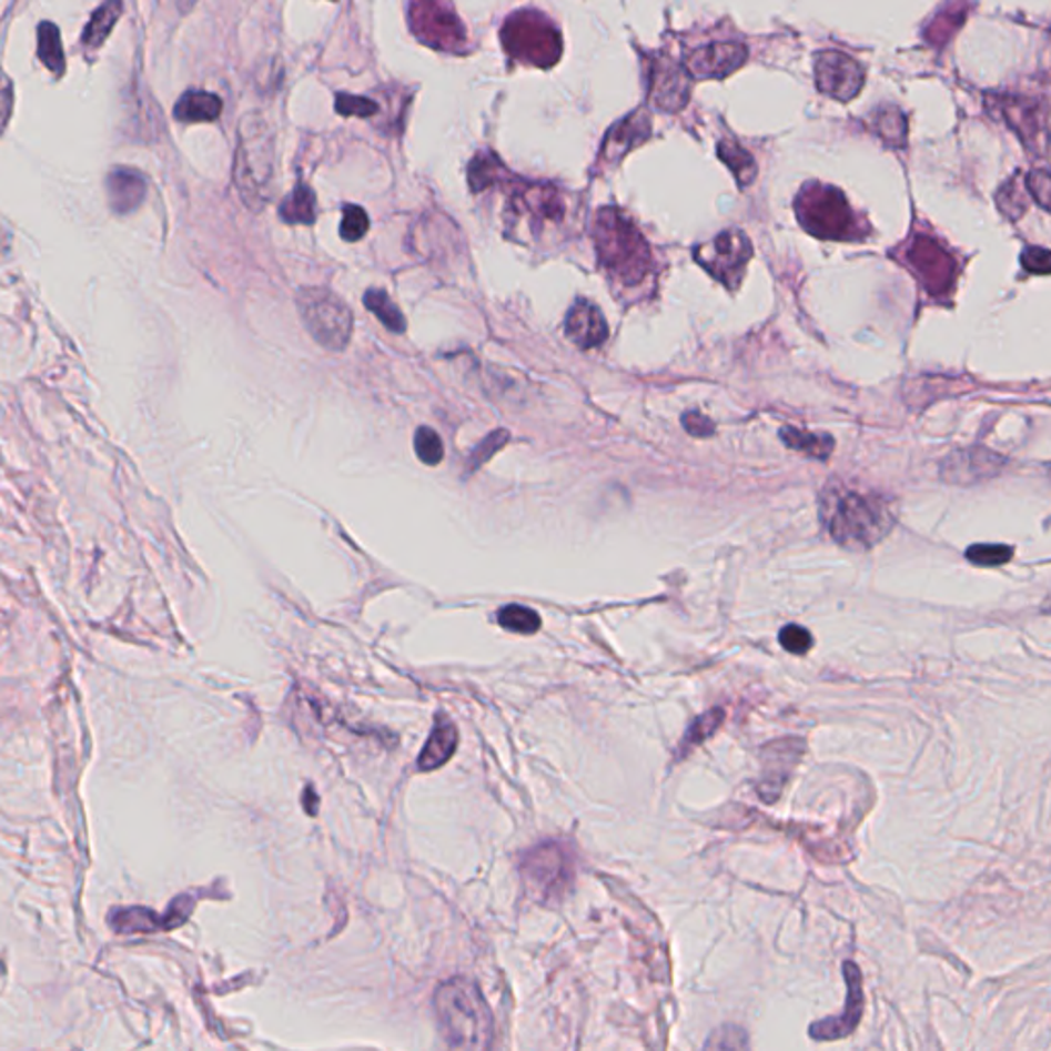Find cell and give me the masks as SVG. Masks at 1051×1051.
Returning a JSON list of instances; mask_svg holds the SVG:
<instances>
[{
    "instance_id": "cell-1",
    "label": "cell",
    "mask_w": 1051,
    "mask_h": 1051,
    "mask_svg": "<svg viewBox=\"0 0 1051 1051\" xmlns=\"http://www.w3.org/2000/svg\"><path fill=\"white\" fill-rule=\"evenodd\" d=\"M437 1029L446 1051H489L493 1014L477 986L452 978L436 992Z\"/></svg>"
},
{
    "instance_id": "cell-2",
    "label": "cell",
    "mask_w": 1051,
    "mask_h": 1051,
    "mask_svg": "<svg viewBox=\"0 0 1051 1051\" xmlns=\"http://www.w3.org/2000/svg\"><path fill=\"white\" fill-rule=\"evenodd\" d=\"M821 516L833 540L845 548H871L896 524L883 497L845 489L842 485L823 493Z\"/></svg>"
},
{
    "instance_id": "cell-3",
    "label": "cell",
    "mask_w": 1051,
    "mask_h": 1051,
    "mask_svg": "<svg viewBox=\"0 0 1051 1051\" xmlns=\"http://www.w3.org/2000/svg\"><path fill=\"white\" fill-rule=\"evenodd\" d=\"M592 236L602 270L620 284L633 287L641 284L651 272V249L635 222L618 208H602L594 219Z\"/></svg>"
},
{
    "instance_id": "cell-4",
    "label": "cell",
    "mask_w": 1051,
    "mask_h": 1051,
    "mask_svg": "<svg viewBox=\"0 0 1051 1051\" xmlns=\"http://www.w3.org/2000/svg\"><path fill=\"white\" fill-rule=\"evenodd\" d=\"M273 179L272 128L261 113H246L239 123L234 152V185L251 212H261Z\"/></svg>"
},
{
    "instance_id": "cell-5",
    "label": "cell",
    "mask_w": 1051,
    "mask_h": 1051,
    "mask_svg": "<svg viewBox=\"0 0 1051 1051\" xmlns=\"http://www.w3.org/2000/svg\"><path fill=\"white\" fill-rule=\"evenodd\" d=\"M795 212L807 233L823 241L855 243L871 233L869 224L848 204L847 195L828 183L811 181L804 185L795 198Z\"/></svg>"
},
{
    "instance_id": "cell-6",
    "label": "cell",
    "mask_w": 1051,
    "mask_h": 1051,
    "mask_svg": "<svg viewBox=\"0 0 1051 1051\" xmlns=\"http://www.w3.org/2000/svg\"><path fill=\"white\" fill-rule=\"evenodd\" d=\"M506 219L518 236L526 233L538 243L569 220V195L553 183H518L509 193Z\"/></svg>"
},
{
    "instance_id": "cell-7",
    "label": "cell",
    "mask_w": 1051,
    "mask_h": 1051,
    "mask_svg": "<svg viewBox=\"0 0 1051 1051\" xmlns=\"http://www.w3.org/2000/svg\"><path fill=\"white\" fill-rule=\"evenodd\" d=\"M499 40L506 54L524 67L550 69L563 55V38L550 17L534 9H522L504 21Z\"/></svg>"
},
{
    "instance_id": "cell-8",
    "label": "cell",
    "mask_w": 1051,
    "mask_h": 1051,
    "mask_svg": "<svg viewBox=\"0 0 1051 1051\" xmlns=\"http://www.w3.org/2000/svg\"><path fill=\"white\" fill-rule=\"evenodd\" d=\"M296 306L304 327L319 345L329 352H343L350 345L354 333V314L342 296L329 287H301Z\"/></svg>"
},
{
    "instance_id": "cell-9",
    "label": "cell",
    "mask_w": 1051,
    "mask_h": 1051,
    "mask_svg": "<svg viewBox=\"0 0 1051 1051\" xmlns=\"http://www.w3.org/2000/svg\"><path fill=\"white\" fill-rule=\"evenodd\" d=\"M900 251L901 263L914 273L930 296H951L956 290L959 263L941 241H937L932 234L914 233L906 245L900 246Z\"/></svg>"
},
{
    "instance_id": "cell-10",
    "label": "cell",
    "mask_w": 1051,
    "mask_h": 1051,
    "mask_svg": "<svg viewBox=\"0 0 1051 1051\" xmlns=\"http://www.w3.org/2000/svg\"><path fill=\"white\" fill-rule=\"evenodd\" d=\"M522 877L534 900H560L574 881V860L567 848L546 842L522 859Z\"/></svg>"
},
{
    "instance_id": "cell-11",
    "label": "cell",
    "mask_w": 1051,
    "mask_h": 1051,
    "mask_svg": "<svg viewBox=\"0 0 1051 1051\" xmlns=\"http://www.w3.org/2000/svg\"><path fill=\"white\" fill-rule=\"evenodd\" d=\"M754 249L744 231L729 229L717 234L713 241L695 249V260L725 287L736 290L750 263Z\"/></svg>"
},
{
    "instance_id": "cell-12",
    "label": "cell",
    "mask_w": 1051,
    "mask_h": 1051,
    "mask_svg": "<svg viewBox=\"0 0 1051 1051\" xmlns=\"http://www.w3.org/2000/svg\"><path fill=\"white\" fill-rule=\"evenodd\" d=\"M410 28L417 40L439 52L461 54L468 46L463 21L444 2H413L410 7Z\"/></svg>"
},
{
    "instance_id": "cell-13",
    "label": "cell",
    "mask_w": 1051,
    "mask_h": 1051,
    "mask_svg": "<svg viewBox=\"0 0 1051 1051\" xmlns=\"http://www.w3.org/2000/svg\"><path fill=\"white\" fill-rule=\"evenodd\" d=\"M813 72L819 91L838 101L855 99L865 84V69L855 58L838 50H826L816 55Z\"/></svg>"
},
{
    "instance_id": "cell-14",
    "label": "cell",
    "mask_w": 1051,
    "mask_h": 1051,
    "mask_svg": "<svg viewBox=\"0 0 1051 1051\" xmlns=\"http://www.w3.org/2000/svg\"><path fill=\"white\" fill-rule=\"evenodd\" d=\"M647 70L649 97L654 105L669 113L683 110L690 97V74L686 69L668 55L657 54L649 60Z\"/></svg>"
},
{
    "instance_id": "cell-15",
    "label": "cell",
    "mask_w": 1051,
    "mask_h": 1051,
    "mask_svg": "<svg viewBox=\"0 0 1051 1051\" xmlns=\"http://www.w3.org/2000/svg\"><path fill=\"white\" fill-rule=\"evenodd\" d=\"M1004 465H1007L1004 456L982 446H973V448L951 452L941 463V478L951 485L970 487V485H978L982 481L997 477Z\"/></svg>"
},
{
    "instance_id": "cell-16",
    "label": "cell",
    "mask_w": 1051,
    "mask_h": 1051,
    "mask_svg": "<svg viewBox=\"0 0 1051 1051\" xmlns=\"http://www.w3.org/2000/svg\"><path fill=\"white\" fill-rule=\"evenodd\" d=\"M845 980H847L848 997L845 1011L840 1017H828L823 1021L809 1027V1035L816 1041H836L855 1033L859 1027L860 1017L865 1011V994H862V976L859 966L847 961L845 963Z\"/></svg>"
},
{
    "instance_id": "cell-17",
    "label": "cell",
    "mask_w": 1051,
    "mask_h": 1051,
    "mask_svg": "<svg viewBox=\"0 0 1051 1051\" xmlns=\"http://www.w3.org/2000/svg\"><path fill=\"white\" fill-rule=\"evenodd\" d=\"M748 60V48L738 41H715L686 55L690 79H725L741 69Z\"/></svg>"
},
{
    "instance_id": "cell-18",
    "label": "cell",
    "mask_w": 1051,
    "mask_h": 1051,
    "mask_svg": "<svg viewBox=\"0 0 1051 1051\" xmlns=\"http://www.w3.org/2000/svg\"><path fill=\"white\" fill-rule=\"evenodd\" d=\"M565 335L582 350L600 347L608 340V323L594 302L577 299L565 316Z\"/></svg>"
},
{
    "instance_id": "cell-19",
    "label": "cell",
    "mask_w": 1051,
    "mask_h": 1051,
    "mask_svg": "<svg viewBox=\"0 0 1051 1051\" xmlns=\"http://www.w3.org/2000/svg\"><path fill=\"white\" fill-rule=\"evenodd\" d=\"M651 137V120L645 111H635L616 123L602 144V163L616 164L627 152Z\"/></svg>"
},
{
    "instance_id": "cell-20",
    "label": "cell",
    "mask_w": 1051,
    "mask_h": 1051,
    "mask_svg": "<svg viewBox=\"0 0 1051 1051\" xmlns=\"http://www.w3.org/2000/svg\"><path fill=\"white\" fill-rule=\"evenodd\" d=\"M998 105L1007 123L1023 138L1024 144L1031 146V151H1038V138L1045 144V115L1039 113L1038 103L1029 99L1004 97L998 99Z\"/></svg>"
},
{
    "instance_id": "cell-21",
    "label": "cell",
    "mask_w": 1051,
    "mask_h": 1051,
    "mask_svg": "<svg viewBox=\"0 0 1051 1051\" xmlns=\"http://www.w3.org/2000/svg\"><path fill=\"white\" fill-rule=\"evenodd\" d=\"M149 192L146 178L130 166H115L108 175V195L115 214H130L144 202Z\"/></svg>"
},
{
    "instance_id": "cell-22",
    "label": "cell",
    "mask_w": 1051,
    "mask_h": 1051,
    "mask_svg": "<svg viewBox=\"0 0 1051 1051\" xmlns=\"http://www.w3.org/2000/svg\"><path fill=\"white\" fill-rule=\"evenodd\" d=\"M456 746H458L456 727H454V724H452L451 719H448L444 713H439L436 717L434 729H432L430 738L425 741L424 751H422V756L417 758L420 770L430 772V770H436L439 766L446 765L452 756H454Z\"/></svg>"
},
{
    "instance_id": "cell-23",
    "label": "cell",
    "mask_w": 1051,
    "mask_h": 1051,
    "mask_svg": "<svg viewBox=\"0 0 1051 1051\" xmlns=\"http://www.w3.org/2000/svg\"><path fill=\"white\" fill-rule=\"evenodd\" d=\"M173 113H175L179 122H214V120H219L220 113H222V99L214 95V93L192 89V91L179 97Z\"/></svg>"
},
{
    "instance_id": "cell-24",
    "label": "cell",
    "mask_w": 1051,
    "mask_h": 1051,
    "mask_svg": "<svg viewBox=\"0 0 1051 1051\" xmlns=\"http://www.w3.org/2000/svg\"><path fill=\"white\" fill-rule=\"evenodd\" d=\"M779 436L787 448L801 452L816 461H826L833 452V437L828 434H813V432L797 430L792 425H785L780 427Z\"/></svg>"
},
{
    "instance_id": "cell-25",
    "label": "cell",
    "mask_w": 1051,
    "mask_h": 1051,
    "mask_svg": "<svg viewBox=\"0 0 1051 1051\" xmlns=\"http://www.w3.org/2000/svg\"><path fill=\"white\" fill-rule=\"evenodd\" d=\"M871 128H873L875 137L881 138L883 144H888L891 149L906 146L908 122L898 108L881 105L879 110H875L871 115Z\"/></svg>"
},
{
    "instance_id": "cell-26",
    "label": "cell",
    "mask_w": 1051,
    "mask_h": 1051,
    "mask_svg": "<svg viewBox=\"0 0 1051 1051\" xmlns=\"http://www.w3.org/2000/svg\"><path fill=\"white\" fill-rule=\"evenodd\" d=\"M280 219L286 224H313L316 220V195L306 183H299L280 204Z\"/></svg>"
},
{
    "instance_id": "cell-27",
    "label": "cell",
    "mask_w": 1051,
    "mask_h": 1051,
    "mask_svg": "<svg viewBox=\"0 0 1051 1051\" xmlns=\"http://www.w3.org/2000/svg\"><path fill=\"white\" fill-rule=\"evenodd\" d=\"M120 14H122V2H118V0L103 2L99 9H95V13L91 14L87 28L82 31V43L89 50L99 48L103 41L108 40L111 29L120 19Z\"/></svg>"
},
{
    "instance_id": "cell-28",
    "label": "cell",
    "mask_w": 1051,
    "mask_h": 1051,
    "mask_svg": "<svg viewBox=\"0 0 1051 1051\" xmlns=\"http://www.w3.org/2000/svg\"><path fill=\"white\" fill-rule=\"evenodd\" d=\"M717 156L734 173L739 188H748L758 175V166H756V161L751 159L750 152L741 149L739 144L731 142V140H721L717 144Z\"/></svg>"
},
{
    "instance_id": "cell-29",
    "label": "cell",
    "mask_w": 1051,
    "mask_h": 1051,
    "mask_svg": "<svg viewBox=\"0 0 1051 1051\" xmlns=\"http://www.w3.org/2000/svg\"><path fill=\"white\" fill-rule=\"evenodd\" d=\"M38 55H40L43 67L52 70L55 77H60L67 69V58L62 50V40H60V29L54 23L43 21L38 28Z\"/></svg>"
},
{
    "instance_id": "cell-30",
    "label": "cell",
    "mask_w": 1051,
    "mask_h": 1051,
    "mask_svg": "<svg viewBox=\"0 0 1051 1051\" xmlns=\"http://www.w3.org/2000/svg\"><path fill=\"white\" fill-rule=\"evenodd\" d=\"M364 306L376 314V319H378L388 331H393V333H405L407 321H405L403 313L398 311L395 301L388 296V292L378 290V287H370V290H366V294H364Z\"/></svg>"
},
{
    "instance_id": "cell-31",
    "label": "cell",
    "mask_w": 1051,
    "mask_h": 1051,
    "mask_svg": "<svg viewBox=\"0 0 1051 1051\" xmlns=\"http://www.w3.org/2000/svg\"><path fill=\"white\" fill-rule=\"evenodd\" d=\"M502 173L504 164L499 163L492 152H481L473 159V163L468 164V183L473 192H483L492 188L493 183L502 181Z\"/></svg>"
},
{
    "instance_id": "cell-32",
    "label": "cell",
    "mask_w": 1051,
    "mask_h": 1051,
    "mask_svg": "<svg viewBox=\"0 0 1051 1051\" xmlns=\"http://www.w3.org/2000/svg\"><path fill=\"white\" fill-rule=\"evenodd\" d=\"M497 620L506 630L518 633V635H534L540 628V616L518 604H509L506 608H502L497 613Z\"/></svg>"
},
{
    "instance_id": "cell-33",
    "label": "cell",
    "mask_w": 1051,
    "mask_h": 1051,
    "mask_svg": "<svg viewBox=\"0 0 1051 1051\" xmlns=\"http://www.w3.org/2000/svg\"><path fill=\"white\" fill-rule=\"evenodd\" d=\"M725 713L724 709H710L709 713L700 715L698 719L693 721V725L688 727L686 736H684L683 741H680V750L688 751L693 748H697L698 744H703L705 739L710 738L719 725L724 724Z\"/></svg>"
},
{
    "instance_id": "cell-34",
    "label": "cell",
    "mask_w": 1051,
    "mask_h": 1051,
    "mask_svg": "<svg viewBox=\"0 0 1051 1051\" xmlns=\"http://www.w3.org/2000/svg\"><path fill=\"white\" fill-rule=\"evenodd\" d=\"M703 1051H750V1039L738 1024H724L710 1033Z\"/></svg>"
},
{
    "instance_id": "cell-35",
    "label": "cell",
    "mask_w": 1051,
    "mask_h": 1051,
    "mask_svg": "<svg viewBox=\"0 0 1051 1051\" xmlns=\"http://www.w3.org/2000/svg\"><path fill=\"white\" fill-rule=\"evenodd\" d=\"M415 454L427 466H436L444 458V444L432 427H420L415 432Z\"/></svg>"
},
{
    "instance_id": "cell-36",
    "label": "cell",
    "mask_w": 1051,
    "mask_h": 1051,
    "mask_svg": "<svg viewBox=\"0 0 1051 1051\" xmlns=\"http://www.w3.org/2000/svg\"><path fill=\"white\" fill-rule=\"evenodd\" d=\"M1014 555V548L1009 545H971L966 550V559L978 567H1000L1009 563Z\"/></svg>"
},
{
    "instance_id": "cell-37",
    "label": "cell",
    "mask_w": 1051,
    "mask_h": 1051,
    "mask_svg": "<svg viewBox=\"0 0 1051 1051\" xmlns=\"http://www.w3.org/2000/svg\"><path fill=\"white\" fill-rule=\"evenodd\" d=\"M370 231V219L362 205L347 204L343 208L342 239L347 243L362 241Z\"/></svg>"
},
{
    "instance_id": "cell-38",
    "label": "cell",
    "mask_w": 1051,
    "mask_h": 1051,
    "mask_svg": "<svg viewBox=\"0 0 1051 1051\" xmlns=\"http://www.w3.org/2000/svg\"><path fill=\"white\" fill-rule=\"evenodd\" d=\"M998 208L1007 219L1017 220L1023 216L1027 210V198H1024L1023 185H1019L1017 179L1007 181L1000 192H998Z\"/></svg>"
},
{
    "instance_id": "cell-39",
    "label": "cell",
    "mask_w": 1051,
    "mask_h": 1051,
    "mask_svg": "<svg viewBox=\"0 0 1051 1051\" xmlns=\"http://www.w3.org/2000/svg\"><path fill=\"white\" fill-rule=\"evenodd\" d=\"M378 103L372 101L368 97H354L347 93H340L335 97V111L342 113L343 118H372L378 113Z\"/></svg>"
},
{
    "instance_id": "cell-40",
    "label": "cell",
    "mask_w": 1051,
    "mask_h": 1051,
    "mask_svg": "<svg viewBox=\"0 0 1051 1051\" xmlns=\"http://www.w3.org/2000/svg\"><path fill=\"white\" fill-rule=\"evenodd\" d=\"M779 643L780 647L792 656H806L807 651L813 647V637L801 625H787L780 628Z\"/></svg>"
},
{
    "instance_id": "cell-41",
    "label": "cell",
    "mask_w": 1051,
    "mask_h": 1051,
    "mask_svg": "<svg viewBox=\"0 0 1051 1051\" xmlns=\"http://www.w3.org/2000/svg\"><path fill=\"white\" fill-rule=\"evenodd\" d=\"M507 439H509V432H506V430H495L493 434L485 437L471 454V461H468L471 473L477 471L478 466L485 465L487 461H492L495 452H499L506 446Z\"/></svg>"
},
{
    "instance_id": "cell-42",
    "label": "cell",
    "mask_w": 1051,
    "mask_h": 1051,
    "mask_svg": "<svg viewBox=\"0 0 1051 1051\" xmlns=\"http://www.w3.org/2000/svg\"><path fill=\"white\" fill-rule=\"evenodd\" d=\"M1027 190L1031 192V195L1038 200V204L1048 210L1050 208V185L1051 179L1048 169H1035L1027 175V181H1024Z\"/></svg>"
},
{
    "instance_id": "cell-43",
    "label": "cell",
    "mask_w": 1051,
    "mask_h": 1051,
    "mask_svg": "<svg viewBox=\"0 0 1051 1051\" xmlns=\"http://www.w3.org/2000/svg\"><path fill=\"white\" fill-rule=\"evenodd\" d=\"M1050 251L1045 246H1027L1021 253V263L1024 270L1035 275H1048L1050 273Z\"/></svg>"
},
{
    "instance_id": "cell-44",
    "label": "cell",
    "mask_w": 1051,
    "mask_h": 1051,
    "mask_svg": "<svg viewBox=\"0 0 1051 1051\" xmlns=\"http://www.w3.org/2000/svg\"><path fill=\"white\" fill-rule=\"evenodd\" d=\"M684 430L695 437H709L715 434V424L707 415L698 411H686L683 415Z\"/></svg>"
},
{
    "instance_id": "cell-45",
    "label": "cell",
    "mask_w": 1051,
    "mask_h": 1051,
    "mask_svg": "<svg viewBox=\"0 0 1051 1051\" xmlns=\"http://www.w3.org/2000/svg\"><path fill=\"white\" fill-rule=\"evenodd\" d=\"M13 82H11V79H9L4 72H0V134L4 132L7 123H9L11 115H13Z\"/></svg>"
},
{
    "instance_id": "cell-46",
    "label": "cell",
    "mask_w": 1051,
    "mask_h": 1051,
    "mask_svg": "<svg viewBox=\"0 0 1051 1051\" xmlns=\"http://www.w3.org/2000/svg\"><path fill=\"white\" fill-rule=\"evenodd\" d=\"M302 806L306 807V811L314 816L316 813V806H319V799L314 795L313 787H306V791L302 795Z\"/></svg>"
}]
</instances>
